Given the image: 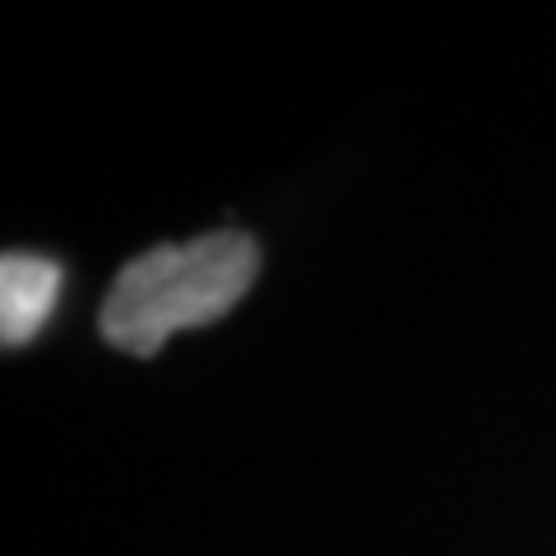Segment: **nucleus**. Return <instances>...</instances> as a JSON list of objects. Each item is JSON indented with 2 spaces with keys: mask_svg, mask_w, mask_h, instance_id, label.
I'll use <instances>...</instances> for the list:
<instances>
[{
  "mask_svg": "<svg viewBox=\"0 0 556 556\" xmlns=\"http://www.w3.org/2000/svg\"><path fill=\"white\" fill-rule=\"evenodd\" d=\"M260 274V247L247 232H208L181 247L135 255L102 302V339L130 357H153L181 334L223 320Z\"/></svg>",
  "mask_w": 556,
  "mask_h": 556,
  "instance_id": "1",
  "label": "nucleus"
},
{
  "mask_svg": "<svg viewBox=\"0 0 556 556\" xmlns=\"http://www.w3.org/2000/svg\"><path fill=\"white\" fill-rule=\"evenodd\" d=\"M61 298V265L33 251H5L0 260V339L24 348L38 339L51 306Z\"/></svg>",
  "mask_w": 556,
  "mask_h": 556,
  "instance_id": "2",
  "label": "nucleus"
}]
</instances>
